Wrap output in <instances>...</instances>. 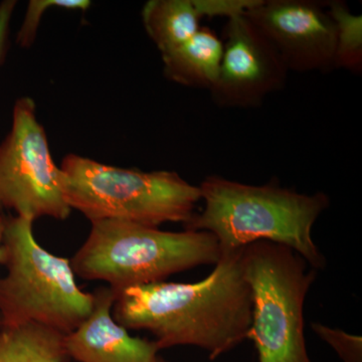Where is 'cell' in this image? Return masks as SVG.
<instances>
[{
  "label": "cell",
  "mask_w": 362,
  "mask_h": 362,
  "mask_svg": "<svg viewBox=\"0 0 362 362\" xmlns=\"http://www.w3.org/2000/svg\"><path fill=\"white\" fill-rule=\"evenodd\" d=\"M240 252L221 254L199 282L163 281L124 290L114 302V319L127 330L148 331L160 350L199 347L214 361L247 339L251 328V289Z\"/></svg>",
  "instance_id": "6da1fadb"
},
{
  "label": "cell",
  "mask_w": 362,
  "mask_h": 362,
  "mask_svg": "<svg viewBox=\"0 0 362 362\" xmlns=\"http://www.w3.org/2000/svg\"><path fill=\"white\" fill-rule=\"evenodd\" d=\"M199 187L204 209L185 230L211 233L221 254L267 240L290 247L317 271L325 267L312 230L329 207L327 194H299L276 183L245 185L218 175L206 176Z\"/></svg>",
  "instance_id": "7a4b0ae2"
},
{
  "label": "cell",
  "mask_w": 362,
  "mask_h": 362,
  "mask_svg": "<svg viewBox=\"0 0 362 362\" xmlns=\"http://www.w3.org/2000/svg\"><path fill=\"white\" fill-rule=\"evenodd\" d=\"M221 257L218 240L207 232H165L129 221H99L90 223L71 265L78 277L104 281L117 296L197 267L214 266Z\"/></svg>",
  "instance_id": "3957f363"
},
{
  "label": "cell",
  "mask_w": 362,
  "mask_h": 362,
  "mask_svg": "<svg viewBox=\"0 0 362 362\" xmlns=\"http://www.w3.org/2000/svg\"><path fill=\"white\" fill-rule=\"evenodd\" d=\"M62 185L71 209L93 223L123 221L156 226L187 225L202 201L199 187L175 171H146L107 165L69 154L61 165Z\"/></svg>",
  "instance_id": "277c9868"
},
{
  "label": "cell",
  "mask_w": 362,
  "mask_h": 362,
  "mask_svg": "<svg viewBox=\"0 0 362 362\" xmlns=\"http://www.w3.org/2000/svg\"><path fill=\"white\" fill-rule=\"evenodd\" d=\"M32 218H6L4 235L7 273L0 278V319L4 327L39 324L69 334L94 306L93 293L76 282L71 259L40 246Z\"/></svg>",
  "instance_id": "5b68a950"
},
{
  "label": "cell",
  "mask_w": 362,
  "mask_h": 362,
  "mask_svg": "<svg viewBox=\"0 0 362 362\" xmlns=\"http://www.w3.org/2000/svg\"><path fill=\"white\" fill-rule=\"evenodd\" d=\"M252 295L247 339L259 362H312L305 339L304 305L317 270L290 247L259 240L242 250Z\"/></svg>",
  "instance_id": "8992f818"
},
{
  "label": "cell",
  "mask_w": 362,
  "mask_h": 362,
  "mask_svg": "<svg viewBox=\"0 0 362 362\" xmlns=\"http://www.w3.org/2000/svg\"><path fill=\"white\" fill-rule=\"evenodd\" d=\"M0 204L23 218L65 221L70 216L61 168L30 97L16 100L8 134L0 143Z\"/></svg>",
  "instance_id": "52a82bcc"
},
{
  "label": "cell",
  "mask_w": 362,
  "mask_h": 362,
  "mask_svg": "<svg viewBox=\"0 0 362 362\" xmlns=\"http://www.w3.org/2000/svg\"><path fill=\"white\" fill-rule=\"evenodd\" d=\"M244 14L273 45L288 71L335 70L337 30L325 1L257 0Z\"/></svg>",
  "instance_id": "ba28073f"
},
{
  "label": "cell",
  "mask_w": 362,
  "mask_h": 362,
  "mask_svg": "<svg viewBox=\"0 0 362 362\" xmlns=\"http://www.w3.org/2000/svg\"><path fill=\"white\" fill-rule=\"evenodd\" d=\"M218 78L209 93L223 108L261 106L282 89L289 71L263 33L244 13L228 18Z\"/></svg>",
  "instance_id": "9c48e42d"
},
{
  "label": "cell",
  "mask_w": 362,
  "mask_h": 362,
  "mask_svg": "<svg viewBox=\"0 0 362 362\" xmlns=\"http://www.w3.org/2000/svg\"><path fill=\"white\" fill-rule=\"evenodd\" d=\"M94 306L88 318L65 337L70 359L78 362H153L160 351L154 340L131 337L114 319L116 296L110 287L93 293Z\"/></svg>",
  "instance_id": "30bf717a"
},
{
  "label": "cell",
  "mask_w": 362,
  "mask_h": 362,
  "mask_svg": "<svg viewBox=\"0 0 362 362\" xmlns=\"http://www.w3.org/2000/svg\"><path fill=\"white\" fill-rule=\"evenodd\" d=\"M257 0H150L142 9L145 30L162 54L201 30L204 18L246 13Z\"/></svg>",
  "instance_id": "8fae6325"
},
{
  "label": "cell",
  "mask_w": 362,
  "mask_h": 362,
  "mask_svg": "<svg viewBox=\"0 0 362 362\" xmlns=\"http://www.w3.org/2000/svg\"><path fill=\"white\" fill-rule=\"evenodd\" d=\"M223 54V40L202 26L192 39L161 54L164 76L176 84L209 90L218 78Z\"/></svg>",
  "instance_id": "7c38bea8"
},
{
  "label": "cell",
  "mask_w": 362,
  "mask_h": 362,
  "mask_svg": "<svg viewBox=\"0 0 362 362\" xmlns=\"http://www.w3.org/2000/svg\"><path fill=\"white\" fill-rule=\"evenodd\" d=\"M65 334L39 324L0 328V362H69Z\"/></svg>",
  "instance_id": "4fadbf2b"
},
{
  "label": "cell",
  "mask_w": 362,
  "mask_h": 362,
  "mask_svg": "<svg viewBox=\"0 0 362 362\" xmlns=\"http://www.w3.org/2000/svg\"><path fill=\"white\" fill-rule=\"evenodd\" d=\"M337 30L334 69L361 74L362 70V18L351 13L346 2L325 1Z\"/></svg>",
  "instance_id": "5bb4252c"
},
{
  "label": "cell",
  "mask_w": 362,
  "mask_h": 362,
  "mask_svg": "<svg viewBox=\"0 0 362 362\" xmlns=\"http://www.w3.org/2000/svg\"><path fill=\"white\" fill-rule=\"evenodd\" d=\"M89 0H30L26 8L25 18L18 35L16 44L23 49L32 47L37 37V30L45 11L49 9L63 8L70 11H87L90 6Z\"/></svg>",
  "instance_id": "9a60e30c"
},
{
  "label": "cell",
  "mask_w": 362,
  "mask_h": 362,
  "mask_svg": "<svg viewBox=\"0 0 362 362\" xmlns=\"http://www.w3.org/2000/svg\"><path fill=\"white\" fill-rule=\"evenodd\" d=\"M317 335L327 342L344 362H361L362 338L321 323L312 324Z\"/></svg>",
  "instance_id": "2e32d148"
},
{
  "label": "cell",
  "mask_w": 362,
  "mask_h": 362,
  "mask_svg": "<svg viewBox=\"0 0 362 362\" xmlns=\"http://www.w3.org/2000/svg\"><path fill=\"white\" fill-rule=\"evenodd\" d=\"M16 4V0L0 2V66L4 64L8 49L9 30Z\"/></svg>",
  "instance_id": "e0dca14e"
},
{
  "label": "cell",
  "mask_w": 362,
  "mask_h": 362,
  "mask_svg": "<svg viewBox=\"0 0 362 362\" xmlns=\"http://www.w3.org/2000/svg\"><path fill=\"white\" fill-rule=\"evenodd\" d=\"M6 218L4 213L0 214V265H4L6 262V250L4 247V230H6Z\"/></svg>",
  "instance_id": "ac0fdd59"
},
{
  "label": "cell",
  "mask_w": 362,
  "mask_h": 362,
  "mask_svg": "<svg viewBox=\"0 0 362 362\" xmlns=\"http://www.w3.org/2000/svg\"><path fill=\"white\" fill-rule=\"evenodd\" d=\"M153 362H169V361H166L165 358H163V357L159 356V354H158V356H156V358L154 359Z\"/></svg>",
  "instance_id": "d6986e66"
},
{
  "label": "cell",
  "mask_w": 362,
  "mask_h": 362,
  "mask_svg": "<svg viewBox=\"0 0 362 362\" xmlns=\"http://www.w3.org/2000/svg\"><path fill=\"white\" fill-rule=\"evenodd\" d=\"M2 211H4V207H2L1 204H0V214H2Z\"/></svg>",
  "instance_id": "ffe728a7"
},
{
  "label": "cell",
  "mask_w": 362,
  "mask_h": 362,
  "mask_svg": "<svg viewBox=\"0 0 362 362\" xmlns=\"http://www.w3.org/2000/svg\"><path fill=\"white\" fill-rule=\"evenodd\" d=\"M2 327V324H1V319H0V328Z\"/></svg>",
  "instance_id": "44dd1931"
}]
</instances>
